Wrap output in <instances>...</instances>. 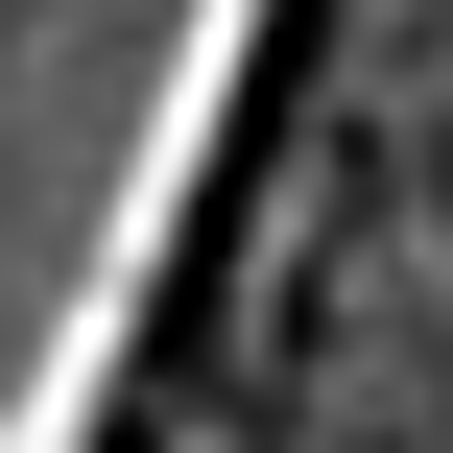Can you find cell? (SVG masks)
I'll use <instances>...</instances> for the list:
<instances>
[{
	"mask_svg": "<svg viewBox=\"0 0 453 453\" xmlns=\"http://www.w3.org/2000/svg\"><path fill=\"white\" fill-rule=\"evenodd\" d=\"M24 453H453V0H215Z\"/></svg>",
	"mask_w": 453,
	"mask_h": 453,
	"instance_id": "6da1fadb",
	"label": "cell"
}]
</instances>
